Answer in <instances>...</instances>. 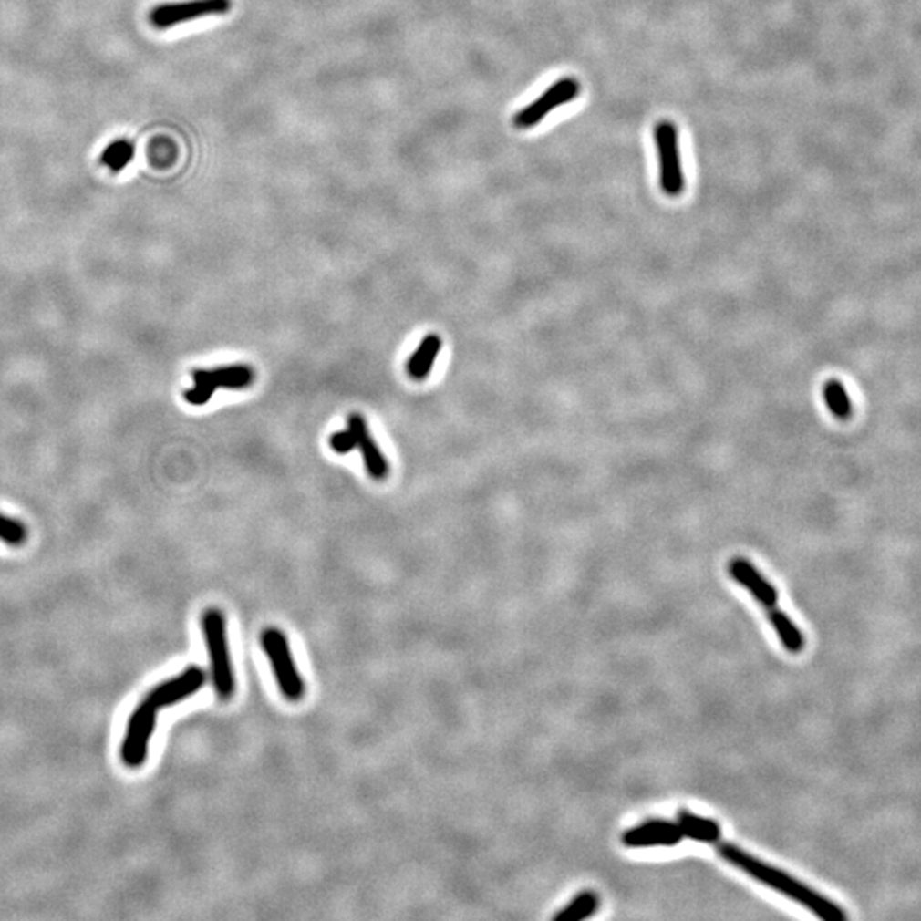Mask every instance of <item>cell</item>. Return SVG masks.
<instances>
[{"mask_svg":"<svg viewBox=\"0 0 921 921\" xmlns=\"http://www.w3.org/2000/svg\"><path fill=\"white\" fill-rule=\"evenodd\" d=\"M768 618H770L773 630L777 632L780 642L785 647V650L793 656L801 654L805 647V638H803L802 632L799 630V626L783 611H780L777 605L768 609Z\"/></svg>","mask_w":921,"mask_h":921,"instance_id":"4fadbf2b","label":"cell"},{"mask_svg":"<svg viewBox=\"0 0 921 921\" xmlns=\"http://www.w3.org/2000/svg\"><path fill=\"white\" fill-rule=\"evenodd\" d=\"M191 378L195 381V386L184 391V399L193 407H202L211 401L212 396L219 388L225 389L248 388L254 379V372L248 366H231L211 370L197 368L191 372Z\"/></svg>","mask_w":921,"mask_h":921,"instance_id":"8992f818","label":"cell"},{"mask_svg":"<svg viewBox=\"0 0 921 921\" xmlns=\"http://www.w3.org/2000/svg\"><path fill=\"white\" fill-rule=\"evenodd\" d=\"M599 908V895L594 891H584L577 897H574L565 908L560 909L553 921H580L591 918L594 913Z\"/></svg>","mask_w":921,"mask_h":921,"instance_id":"9a60e30c","label":"cell"},{"mask_svg":"<svg viewBox=\"0 0 921 921\" xmlns=\"http://www.w3.org/2000/svg\"><path fill=\"white\" fill-rule=\"evenodd\" d=\"M678 821H681V823H685L688 826H693V828L699 829V831H703V833L711 834V836H715V838L720 840V826L713 819L691 814L689 811H679L678 812Z\"/></svg>","mask_w":921,"mask_h":921,"instance_id":"d6986e66","label":"cell"},{"mask_svg":"<svg viewBox=\"0 0 921 921\" xmlns=\"http://www.w3.org/2000/svg\"><path fill=\"white\" fill-rule=\"evenodd\" d=\"M717 852L737 869L746 872L748 875L754 877L756 881L761 882L764 885L775 889L780 895H787L792 901L802 905L803 908L814 913L817 918L826 921H844L848 918L844 909L838 906L836 903L829 901L828 897L819 895L817 891L811 889L802 882L797 881L789 874L750 856L748 852H744L736 844L719 843Z\"/></svg>","mask_w":921,"mask_h":921,"instance_id":"6da1fadb","label":"cell"},{"mask_svg":"<svg viewBox=\"0 0 921 921\" xmlns=\"http://www.w3.org/2000/svg\"><path fill=\"white\" fill-rule=\"evenodd\" d=\"M26 540V526L19 519L0 512V541L9 546H23Z\"/></svg>","mask_w":921,"mask_h":921,"instance_id":"e0dca14e","label":"cell"},{"mask_svg":"<svg viewBox=\"0 0 921 921\" xmlns=\"http://www.w3.org/2000/svg\"><path fill=\"white\" fill-rule=\"evenodd\" d=\"M262 645L264 654L272 664L275 674L276 685L282 695L289 701L303 699L305 693L303 676L297 671L295 662L290 652L289 638L278 628H266L262 633Z\"/></svg>","mask_w":921,"mask_h":921,"instance_id":"3957f363","label":"cell"},{"mask_svg":"<svg viewBox=\"0 0 921 921\" xmlns=\"http://www.w3.org/2000/svg\"><path fill=\"white\" fill-rule=\"evenodd\" d=\"M158 722V709L145 698L132 711L127 724V732L121 742V760L129 768H139L145 763L149 744L154 736Z\"/></svg>","mask_w":921,"mask_h":921,"instance_id":"52a82bcc","label":"cell"},{"mask_svg":"<svg viewBox=\"0 0 921 921\" xmlns=\"http://www.w3.org/2000/svg\"><path fill=\"white\" fill-rule=\"evenodd\" d=\"M681 842L679 838H674L669 834H640L621 840V843L628 848H648V846H674Z\"/></svg>","mask_w":921,"mask_h":921,"instance_id":"ac0fdd59","label":"cell"},{"mask_svg":"<svg viewBox=\"0 0 921 921\" xmlns=\"http://www.w3.org/2000/svg\"><path fill=\"white\" fill-rule=\"evenodd\" d=\"M205 672L197 666H191L183 672L172 676L171 679L160 683L150 693L147 695V699L156 707V709H168L186 698L197 695L198 691L205 685Z\"/></svg>","mask_w":921,"mask_h":921,"instance_id":"30bf717a","label":"cell"},{"mask_svg":"<svg viewBox=\"0 0 921 921\" xmlns=\"http://www.w3.org/2000/svg\"><path fill=\"white\" fill-rule=\"evenodd\" d=\"M442 340L439 335H429L421 340L417 352L409 357L407 370L409 376L417 381H423L429 378L430 370L434 367L435 357L440 354Z\"/></svg>","mask_w":921,"mask_h":921,"instance_id":"7c38bea8","label":"cell"},{"mask_svg":"<svg viewBox=\"0 0 921 921\" xmlns=\"http://www.w3.org/2000/svg\"><path fill=\"white\" fill-rule=\"evenodd\" d=\"M654 142L657 149L660 188L667 197H679L685 191L686 180L676 125L672 121H658L654 127Z\"/></svg>","mask_w":921,"mask_h":921,"instance_id":"5b68a950","label":"cell"},{"mask_svg":"<svg viewBox=\"0 0 921 921\" xmlns=\"http://www.w3.org/2000/svg\"><path fill=\"white\" fill-rule=\"evenodd\" d=\"M823 398H824V403H826L829 411L838 420L846 421L852 419L854 405H852L850 395L846 393V389H844L842 382L836 381V379H829L823 386Z\"/></svg>","mask_w":921,"mask_h":921,"instance_id":"5bb4252c","label":"cell"},{"mask_svg":"<svg viewBox=\"0 0 921 921\" xmlns=\"http://www.w3.org/2000/svg\"><path fill=\"white\" fill-rule=\"evenodd\" d=\"M229 11H231V0H184V2L159 4L149 14V19L152 26L168 29L198 17L221 16Z\"/></svg>","mask_w":921,"mask_h":921,"instance_id":"9c48e42d","label":"cell"},{"mask_svg":"<svg viewBox=\"0 0 921 921\" xmlns=\"http://www.w3.org/2000/svg\"><path fill=\"white\" fill-rule=\"evenodd\" d=\"M580 94L579 80L575 78H564L553 82L546 91L536 98L533 103L515 113L513 127L519 130H527L540 125L556 108L570 103Z\"/></svg>","mask_w":921,"mask_h":921,"instance_id":"ba28073f","label":"cell"},{"mask_svg":"<svg viewBox=\"0 0 921 921\" xmlns=\"http://www.w3.org/2000/svg\"><path fill=\"white\" fill-rule=\"evenodd\" d=\"M135 154V147L130 140L119 139L106 147L101 154V164L109 171L119 172L129 166Z\"/></svg>","mask_w":921,"mask_h":921,"instance_id":"2e32d148","label":"cell"},{"mask_svg":"<svg viewBox=\"0 0 921 921\" xmlns=\"http://www.w3.org/2000/svg\"><path fill=\"white\" fill-rule=\"evenodd\" d=\"M329 446L338 454H347L354 449H360L362 458L366 462V470L374 480H384L389 474L388 460L384 458L379 448L376 446L372 435L368 432L367 423L364 420V417L358 413H352L348 417L347 430L331 435Z\"/></svg>","mask_w":921,"mask_h":921,"instance_id":"277c9868","label":"cell"},{"mask_svg":"<svg viewBox=\"0 0 921 921\" xmlns=\"http://www.w3.org/2000/svg\"><path fill=\"white\" fill-rule=\"evenodd\" d=\"M729 574L732 579L736 580L737 584H740L746 591H750V595L766 609H771L777 605V589L764 579L763 575L756 570V566L748 562L746 558H732L729 564Z\"/></svg>","mask_w":921,"mask_h":921,"instance_id":"8fae6325","label":"cell"},{"mask_svg":"<svg viewBox=\"0 0 921 921\" xmlns=\"http://www.w3.org/2000/svg\"><path fill=\"white\" fill-rule=\"evenodd\" d=\"M202 630L209 648L212 679L217 697L229 699L236 689V678L227 645L224 613L217 607H211L202 615Z\"/></svg>","mask_w":921,"mask_h":921,"instance_id":"7a4b0ae2","label":"cell"}]
</instances>
